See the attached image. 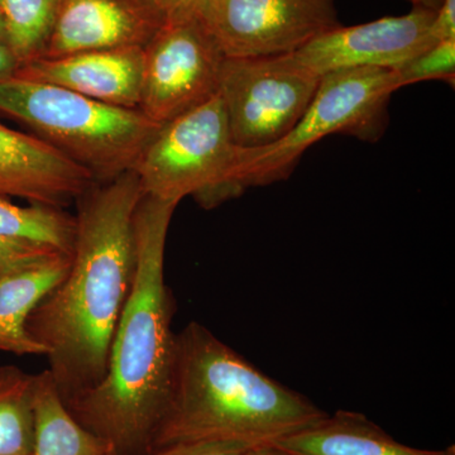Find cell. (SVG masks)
<instances>
[{
	"label": "cell",
	"instance_id": "obj_10",
	"mask_svg": "<svg viewBox=\"0 0 455 455\" xmlns=\"http://www.w3.org/2000/svg\"><path fill=\"white\" fill-rule=\"evenodd\" d=\"M434 14L435 12L429 9L414 7L405 16L338 26L292 53L305 68L320 76L364 68L396 71L431 47L427 32Z\"/></svg>",
	"mask_w": 455,
	"mask_h": 455
},
{
	"label": "cell",
	"instance_id": "obj_8",
	"mask_svg": "<svg viewBox=\"0 0 455 455\" xmlns=\"http://www.w3.org/2000/svg\"><path fill=\"white\" fill-rule=\"evenodd\" d=\"M139 109L164 125L214 97L226 56L203 20L164 23L142 49Z\"/></svg>",
	"mask_w": 455,
	"mask_h": 455
},
{
	"label": "cell",
	"instance_id": "obj_4",
	"mask_svg": "<svg viewBox=\"0 0 455 455\" xmlns=\"http://www.w3.org/2000/svg\"><path fill=\"white\" fill-rule=\"evenodd\" d=\"M0 113L88 170L95 181L134 171L161 125L140 109L110 106L73 90L13 76L0 82Z\"/></svg>",
	"mask_w": 455,
	"mask_h": 455
},
{
	"label": "cell",
	"instance_id": "obj_26",
	"mask_svg": "<svg viewBox=\"0 0 455 455\" xmlns=\"http://www.w3.org/2000/svg\"><path fill=\"white\" fill-rule=\"evenodd\" d=\"M242 455H290L283 449L276 447L272 443L266 444L254 445V447L247 449Z\"/></svg>",
	"mask_w": 455,
	"mask_h": 455
},
{
	"label": "cell",
	"instance_id": "obj_19",
	"mask_svg": "<svg viewBox=\"0 0 455 455\" xmlns=\"http://www.w3.org/2000/svg\"><path fill=\"white\" fill-rule=\"evenodd\" d=\"M60 0H0L7 47L23 65L46 49L55 26Z\"/></svg>",
	"mask_w": 455,
	"mask_h": 455
},
{
	"label": "cell",
	"instance_id": "obj_28",
	"mask_svg": "<svg viewBox=\"0 0 455 455\" xmlns=\"http://www.w3.org/2000/svg\"><path fill=\"white\" fill-rule=\"evenodd\" d=\"M0 44L7 46V35H5L4 23H3L2 12H0Z\"/></svg>",
	"mask_w": 455,
	"mask_h": 455
},
{
	"label": "cell",
	"instance_id": "obj_5",
	"mask_svg": "<svg viewBox=\"0 0 455 455\" xmlns=\"http://www.w3.org/2000/svg\"><path fill=\"white\" fill-rule=\"evenodd\" d=\"M400 90L388 68H352L323 75L310 106L295 127L274 145L236 149L232 178L239 190L289 178L304 152L331 134L377 140L387 123V106Z\"/></svg>",
	"mask_w": 455,
	"mask_h": 455
},
{
	"label": "cell",
	"instance_id": "obj_7",
	"mask_svg": "<svg viewBox=\"0 0 455 455\" xmlns=\"http://www.w3.org/2000/svg\"><path fill=\"white\" fill-rule=\"evenodd\" d=\"M320 80L293 53L226 57L218 94L235 145L260 148L283 139L310 106Z\"/></svg>",
	"mask_w": 455,
	"mask_h": 455
},
{
	"label": "cell",
	"instance_id": "obj_12",
	"mask_svg": "<svg viewBox=\"0 0 455 455\" xmlns=\"http://www.w3.org/2000/svg\"><path fill=\"white\" fill-rule=\"evenodd\" d=\"M163 25L154 8L132 0H60L55 26L41 57L145 47Z\"/></svg>",
	"mask_w": 455,
	"mask_h": 455
},
{
	"label": "cell",
	"instance_id": "obj_13",
	"mask_svg": "<svg viewBox=\"0 0 455 455\" xmlns=\"http://www.w3.org/2000/svg\"><path fill=\"white\" fill-rule=\"evenodd\" d=\"M142 49L90 51L56 59L40 57L20 65L14 76L61 86L110 106L139 109Z\"/></svg>",
	"mask_w": 455,
	"mask_h": 455
},
{
	"label": "cell",
	"instance_id": "obj_1",
	"mask_svg": "<svg viewBox=\"0 0 455 455\" xmlns=\"http://www.w3.org/2000/svg\"><path fill=\"white\" fill-rule=\"evenodd\" d=\"M134 171L97 182L77 199L68 274L35 307L27 331L47 349L65 403L97 387L136 274L134 215L142 199Z\"/></svg>",
	"mask_w": 455,
	"mask_h": 455
},
{
	"label": "cell",
	"instance_id": "obj_17",
	"mask_svg": "<svg viewBox=\"0 0 455 455\" xmlns=\"http://www.w3.org/2000/svg\"><path fill=\"white\" fill-rule=\"evenodd\" d=\"M37 374L0 367V455H32Z\"/></svg>",
	"mask_w": 455,
	"mask_h": 455
},
{
	"label": "cell",
	"instance_id": "obj_29",
	"mask_svg": "<svg viewBox=\"0 0 455 455\" xmlns=\"http://www.w3.org/2000/svg\"><path fill=\"white\" fill-rule=\"evenodd\" d=\"M132 2H136V3H139V4L149 5V7H152L151 3H149L148 0H132ZM152 8H154V7H152Z\"/></svg>",
	"mask_w": 455,
	"mask_h": 455
},
{
	"label": "cell",
	"instance_id": "obj_9",
	"mask_svg": "<svg viewBox=\"0 0 455 455\" xmlns=\"http://www.w3.org/2000/svg\"><path fill=\"white\" fill-rule=\"evenodd\" d=\"M204 23L226 57L286 55L340 26L333 0H209Z\"/></svg>",
	"mask_w": 455,
	"mask_h": 455
},
{
	"label": "cell",
	"instance_id": "obj_23",
	"mask_svg": "<svg viewBox=\"0 0 455 455\" xmlns=\"http://www.w3.org/2000/svg\"><path fill=\"white\" fill-rule=\"evenodd\" d=\"M164 23L203 20L209 0H148Z\"/></svg>",
	"mask_w": 455,
	"mask_h": 455
},
{
	"label": "cell",
	"instance_id": "obj_30",
	"mask_svg": "<svg viewBox=\"0 0 455 455\" xmlns=\"http://www.w3.org/2000/svg\"><path fill=\"white\" fill-rule=\"evenodd\" d=\"M106 455H116V454H114V451H112V449H110V451H108V453Z\"/></svg>",
	"mask_w": 455,
	"mask_h": 455
},
{
	"label": "cell",
	"instance_id": "obj_14",
	"mask_svg": "<svg viewBox=\"0 0 455 455\" xmlns=\"http://www.w3.org/2000/svg\"><path fill=\"white\" fill-rule=\"evenodd\" d=\"M272 444L290 455H455L454 445L425 451L401 444L363 414L343 410Z\"/></svg>",
	"mask_w": 455,
	"mask_h": 455
},
{
	"label": "cell",
	"instance_id": "obj_21",
	"mask_svg": "<svg viewBox=\"0 0 455 455\" xmlns=\"http://www.w3.org/2000/svg\"><path fill=\"white\" fill-rule=\"evenodd\" d=\"M60 256H68L47 247L0 236V280L44 265Z\"/></svg>",
	"mask_w": 455,
	"mask_h": 455
},
{
	"label": "cell",
	"instance_id": "obj_22",
	"mask_svg": "<svg viewBox=\"0 0 455 455\" xmlns=\"http://www.w3.org/2000/svg\"><path fill=\"white\" fill-rule=\"evenodd\" d=\"M254 445L239 442L179 443L155 449L145 455H242Z\"/></svg>",
	"mask_w": 455,
	"mask_h": 455
},
{
	"label": "cell",
	"instance_id": "obj_20",
	"mask_svg": "<svg viewBox=\"0 0 455 455\" xmlns=\"http://www.w3.org/2000/svg\"><path fill=\"white\" fill-rule=\"evenodd\" d=\"M400 89L427 80L455 79V40L434 44L396 70Z\"/></svg>",
	"mask_w": 455,
	"mask_h": 455
},
{
	"label": "cell",
	"instance_id": "obj_15",
	"mask_svg": "<svg viewBox=\"0 0 455 455\" xmlns=\"http://www.w3.org/2000/svg\"><path fill=\"white\" fill-rule=\"evenodd\" d=\"M70 265L71 256H60L0 280V352L46 357L47 349L27 331V320L65 277Z\"/></svg>",
	"mask_w": 455,
	"mask_h": 455
},
{
	"label": "cell",
	"instance_id": "obj_11",
	"mask_svg": "<svg viewBox=\"0 0 455 455\" xmlns=\"http://www.w3.org/2000/svg\"><path fill=\"white\" fill-rule=\"evenodd\" d=\"M95 184L88 170L55 147L0 123V196L64 209Z\"/></svg>",
	"mask_w": 455,
	"mask_h": 455
},
{
	"label": "cell",
	"instance_id": "obj_24",
	"mask_svg": "<svg viewBox=\"0 0 455 455\" xmlns=\"http://www.w3.org/2000/svg\"><path fill=\"white\" fill-rule=\"evenodd\" d=\"M427 37L430 46L455 40V0H443L427 27Z\"/></svg>",
	"mask_w": 455,
	"mask_h": 455
},
{
	"label": "cell",
	"instance_id": "obj_16",
	"mask_svg": "<svg viewBox=\"0 0 455 455\" xmlns=\"http://www.w3.org/2000/svg\"><path fill=\"white\" fill-rule=\"evenodd\" d=\"M109 445L75 420L49 372L37 374L32 455H106Z\"/></svg>",
	"mask_w": 455,
	"mask_h": 455
},
{
	"label": "cell",
	"instance_id": "obj_27",
	"mask_svg": "<svg viewBox=\"0 0 455 455\" xmlns=\"http://www.w3.org/2000/svg\"><path fill=\"white\" fill-rule=\"evenodd\" d=\"M416 8L429 9V11H438L442 5L443 0H410Z\"/></svg>",
	"mask_w": 455,
	"mask_h": 455
},
{
	"label": "cell",
	"instance_id": "obj_18",
	"mask_svg": "<svg viewBox=\"0 0 455 455\" xmlns=\"http://www.w3.org/2000/svg\"><path fill=\"white\" fill-rule=\"evenodd\" d=\"M76 220L64 209L31 204L20 206L0 196V236L47 245L73 254Z\"/></svg>",
	"mask_w": 455,
	"mask_h": 455
},
{
	"label": "cell",
	"instance_id": "obj_3",
	"mask_svg": "<svg viewBox=\"0 0 455 455\" xmlns=\"http://www.w3.org/2000/svg\"><path fill=\"white\" fill-rule=\"evenodd\" d=\"M326 415L193 322L176 334L169 403L151 451L191 442L266 444Z\"/></svg>",
	"mask_w": 455,
	"mask_h": 455
},
{
	"label": "cell",
	"instance_id": "obj_2",
	"mask_svg": "<svg viewBox=\"0 0 455 455\" xmlns=\"http://www.w3.org/2000/svg\"><path fill=\"white\" fill-rule=\"evenodd\" d=\"M179 204L143 196L134 215L136 274L97 387L65 403L75 420L116 455L151 451L169 403L175 300L164 281V250Z\"/></svg>",
	"mask_w": 455,
	"mask_h": 455
},
{
	"label": "cell",
	"instance_id": "obj_6",
	"mask_svg": "<svg viewBox=\"0 0 455 455\" xmlns=\"http://www.w3.org/2000/svg\"><path fill=\"white\" fill-rule=\"evenodd\" d=\"M236 149L217 92L161 125L134 172L143 196L176 204L193 196L214 208L242 193L232 178Z\"/></svg>",
	"mask_w": 455,
	"mask_h": 455
},
{
	"label": "cell",
	"instance_id": "obj_25",
	"mask_svg": "<svg viewBox=\"0 0 455 455\" xmlns=\"http://www.w3.org/2000/svg\"><path fill=\"white\" fill-rule=\"evenodd\" d=\"M18 68H20V64L11 50L4 44H0V82L13 77Z\"/></svg>",
	"mask_w": 455,
	"mask_h": 455
}]
</instances>
